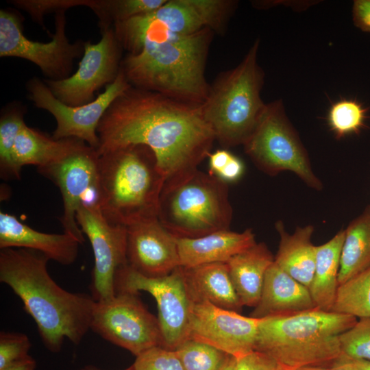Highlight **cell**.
<instances>
[{"instance_id": "cell-24", "label": "cell", "mask_w": 370, "mask_h": 370, "mask_svg": "<svg viewBox=\"0 0 370 370\" xmlns=\"http://www.w3.org/2000/svg\"><path fill=\"white\" fill-rule=\"evenodd\" d=\"M184 269L193 301H207L223 309L241 311L243 306L233 285L226 262L205 264Z\"/></svg>"}, {"instance_id": "cell-20", "label": "cell", "mask_w": 370, "mask_h": 370, "mask_svg": "<svg viewBox=\"0 0 370 370\" xmlns=\"http://www.w3.org/2000/svg\"><path fill=\"white\" fill-rule=\"evenodd\" d=\"M314 308L308 288L273 262L267 271L260 300L250 317L263 319Z\"/></svg>"}, {"instance_id": "cell-41", "label": "cell", "mask_w": 370, "mask_h": 370, "mask_svg": "<svg viewBox=\"0 0 370 370\" xmlns=\"http://www.w3.org/2000/svg\"><path fill=\"white\" fill-rule=\"evenodd\" d=\"M330 370H354L346 365L342 364L337 360L334 361L330 366H329Z\"/></svg>"}, {"instance_id": "cell-10", "label": "cell", "mask_w": 370, "mask_h": 370, "mask_svg": "<svg viewBox=\"0 0 370 370\" xmlns=\"http://www.w3.org/2000/svg\"><path fill=\"white\" fill-rule=\"evenodd\" d=\"M138 295L118 291L108 300L96 301L90 325L103 339L135 356L162 346L158 319L147 309Z\"/></svg>"}, {"instance_id": "cell-14", "label": "cell", "mask_w": 370, "mask_h": 370, "mask_svg": "<svg viewBox=\"0 0 370 370\" xmlns=\"http://www.w3.org/2000/svg\"><path fill=\"white\" fill-rule=\"evenodd\" d=\"M76 220L93 251L91 295L96 301L108 300L116 294V271L127 264V227L109 223L94 204L81 205Z\"/></svg>"}, {"instance_id": "cell-21", "label": "cell", "mask_w": 370, "mask_h": 370, "mask_svg": "<svg viewBox=\"0 0 370 370\" xmlns=\"http://www.w3.org/2000/svg\"><path fill=\"white\" fill-rule=\"evenodd\" d=\"M180 267L226 262L236 254L256 243L251 229L243 232L217 231L197 238L177 237Z\"/></svg>"}, {"instance_id": "cell-31", "label": "cell", "mask_w": 370, "mask_h": 370, "mask_svg": "<svg viewBox=\"0 0 370 370\" xmlns=\"http://www.w3.org/2000/svg\"><path fill=\"white\" fill-rule=\"evenodd\" d=\"M365 118L366 109L352 100L334 103L328 115L330 125L339 137L357 132L362 127Z\"/></svg>"}, {"instance_id": "cell-44", "label": "cell", "mask_w": 370, "mask_h": 370, "mask_svg": "<svg viewBox=\"0 0 370 370\" xmlns=\"http://www.w3.org/2000/svg\"><path fill=\"white\" fill-rule=\"evenodd\" d=\"M79 370H101L100 369H99L98 367H95V366H93V365H86V366H84V367H82V369H80ZM124 370H133L132 369V367H130L126 369H124Z\"/></svg>"}, {"instance_id": "cell-30", "label": "cell", "mask_w": 370, "mask_h": 370, "mask_svg": "<svg viewBox=\"0 0 370 370\" xmlns=\"http://www.w3.org/2000/svg\"><path fill=\"white\" fill-rule=\"evenodd\" d=\"M25 107L12 103L1 112L0 119V174L4 180H15L12 153L16 138L26 125Z\"/></svg>"}, {"instance_id": "cell-18", "label": "cell", "mask_w": 370, "mask_h": 370, "mask_svg": "<svg viewBox=\"0 0 370 370\" xmlns=\"http://www.w3.org/2000/svg\"><path fill=\"white\" fill-rule=\"evenodd\" d=\"M127 264L147 277H161L180 267L177 236L151 218L127 226Z\"/></svg>"}, {"instance_id": "cell-2", "label": "cell", "mask_w": 370, "mask_h": 370, "mask_svg": "<svg viewBox=\"0 0 370 370\" xmlns=\"http://www.w3.org/2000/svg\"><path fill=\"white\" fill-rule=\"evenodd\" d=\"M212 30L205 28L187 36L151 30H125L117 39L128 53L121 71L134 87L203 104L210 86L205 65Z\"/></svg>"}, {"instance_id": "cell-17", "label": "cell", "mask_w": 370, "mask_h": 370, "mask_svg": "<svg viewBox=\"0 0 370 370\" xmlns=\"http://www.w3.org/2000/svg\"><path fill=\"white\" fill-rule=\"evenodd\" d=\"M234 5L227 0H167L158 10L126 21L137 28L180 36L205 28L221 32Z\"/></svg>"}, {"instance_id": "cell-11", "label": "cell", "mask_w": 370, "mask_h": 370, "mask_svg": "<svg viewBox=\"0 0 370 370\" xmlns=\"http://www.w3.org/2000/svg\"><path fill=\"white\" fill-rule=\"evenodd\" d=\"M56 32L50 42L29 40L24 34L21 21L14 12L0 10V56L27 60L37 65L48 79L69 77L74 59L83 55L84 42L70 43L65 31V10L56 14Z\"/></svg>"}, {"instance_id": "cell-8", "label": "cell", "mask_w": 370, "mask_h": 370, "mask_svg": "<svg viewBox=\"0 0 370 370\" xmlns=\"http://www.w3.org/2000/svg\"><path fill=\"white\" fill-rule=\"evenodd\" d=\"M243 145L246 153L264 173L274 175L291 171L309 187L322 189V183L314 174L307 151L281 101L266 105L256 127Z\"/></svg>"}, {"instance_id": "cell-39", "label": "cell", "mask_w": 370, "mask_h": 370, "mask_svg": "<svg viewBox=\"0 0 370 370\" xmlns=\"http://www.w3.org/2000/svg\"><path fill=\"white\" fill-rule=\"evenodd\" d=\"M338 361L354 370H370V361L365 360L354 359L341 355Z\"/></svg>"}, {"instance_id": "cell-29", "label": "cell", "mask_w": 370, "mask_h": 370, "mask_svg": "<svg viewBox=\"0 0 370 370\" xmlns=\"http://www.w3.org/2000/svg\"><path fill=\"white\" fill-rule=\"evenodd\" d=\"M174 350L184 370H224L232 358L218 348L190 338Z\"/></svg>"}, {"instance_id": "cell-25", "label": "cell", "mask_w": 370, "mask_h": 370, "mask_svg": "<svg viewBox=\"0 0 370 370\" xmlns=\"http://www.w3.org/2000/svg\"><path fill=\"white\" fill-rule=\"evenodd\" d=\"M275 228L280 234V243L274 262L295 280L308 288L312 280L317 246L311 238L314 227H298L288 234L282 222L278 221Z\"/></svg>"}, {"instance_id": "cell-43", "label": "cell", "mask_w": 370, "mask_h": 370, "mask_svg": "<svg viewBox=\"0 0 370 370\" xmlns=\"http://www.w3.org/2000/svg\"><path fill=\"white\" fill-rule=\"evenodd\" d=\"M236 359L232 356L224 370H236Z\"/></svg>"}, {"instance_id": "cell-4", "label": "cell", "mask_w": 370, "mask_h": 370, "mask_svg": "<svg viewBox=\"0 0 370 370\" xmlns=\"http://www.w3.org/2000/svg\"><path fill=\"white\" fill-rule=\"evenodd\" d=\"M99 156V206L110 223L128 226L158 217L166 179L147 147L130 145Z\"/></svg>"}, {"instance_id": "cell-36", "label": "cell", "mask_w": 370, "mask_h": 370, "mask_svg": "<svg viewBox=\"0 0 370 370\" xmlns=\"http://www.w3.org/2000/svg\"><path fill=\"white\" fill-rule=\"evenodd\" d=\"M352 18L356 27L370 32V0H356L352 7Z\"/></svg>"}, {"instance_id": "cell-40", "label": "cell", "mask_w": 370, "mask_h": 370, "mask_svg": "<svg viewBox=\"0 0 370 370\" xmlns=\"http://www.w3.org/2000/svg\"><path fill=\"white\" fill-rule=\"evenodd\" d=\"M36 367V360L29 355L22 360L11 364L2 370H35Z\"/></svg>"}, {"instance_id": "cell-3", "label": "cell", "mask_w": 370, "mask_h": 370, "mask_svg": "<svg viewBox=\"0 0 370 370\" xmlns=\"http://www.w3.org/2000/svg\"><path fill=\"white\" fill-rule=\"evenodd\" d=\"M49 259L25 248L0 251V281L21 299L45 347L59 352L66 338L79 345L90 329L96 301L61 288L47 270Z\"/></svg>"}, {"instance_id": "cell-33", "label": "cell", "mask_w": 370, "mask_h": 370, "mask_svg": "<svg viewBox=\"0 0 370 370\" xmlns=\"http://www.w3.org/2000/svg\"><path fill=\"white\" fill-rule=\"evenodd\" d=\"M133 370H184L175 350L156 346L138 356L132 366Z\"/></svg>"}, {"instance_id": "cell-12", "label": "cell", "mask_w": 370, "mask_h": 370, "mask_svg": "<svg viewBox=\"0 0 370 370\" xmlns=\"http://www.w3.org/2000/svg\"><path fill=\"white\" fill-rule=\"evenodd\" d=\"M132 85L121 71L114 82L92 102L80 106H69L58 100L44 81L34 77L27 84L30 99L36 107L50 112L56 121L52 136L55 139L74 138L97 149L98 125L111 103Z\"/></svg>"}, {"instance_id": "cell-38", "label": "cell", "mask_w": 370, "mask_h": 370, "mask_svg": "<svg viewBox=\"0 0 370 370\" xmlns=\"http://www.w3.org/2000/svg\"><path fill=\"white\" fill-rule=\"evenodd\" d=\"M233 154L225 149H218L208 155L209 173L216 176L228 163Z\"/></svg>"}, {"instance_id": "cell-22", "label": "cell", "mask_w": 370, "mask_h": 370, "mask_svg": "<svg viewBox=\"0 0 370 370\" xmlns=\"http://www.w3.org/2000/svg\"><path fill=\"white\" fill-rule=\"evenodd\" d=\"M88 145L77 138L55 139L25 125L20 132L12 153L15 180H20L23 166L46 167L64 159Z\"/></svg>"}, {"instance_id": "cell-1", "label": "cell", "mask_w": 370, "mask_h": 370, "mask_svg": "<svg viewBox=\"0 0 370 370\" xmlns=\"http://www.w3.org/2000/svg\"><path fill=\"white\" fill-rule=\"evenodd\" d=\"M97 133L98 155L130 145L149 147L166 181L196 169L216 140L202 104L132 86L111 103Z\"/></svg>"}, {"instance_id": "cell-19", "label": "cell", "mask_w": 370, "mask_h": 370, "mask_svg": "<svg viewBox=\"0 0 370 370\" xmlns=\"http://www.w3.org/2000/svg\"><path fill=\"white\" fill-rule=\"evenodd\" d=\"M80 242L66 233L48 234L37 231L20 221L16 216L0 212V248H25L45 254L61 264H73Z\"/></svg>"}, {"instance_id": "cell-32", "label": "cell", "mask_w": 370, "mask_h": 370, "mask_svg": "<svg viewBox=\"0 0 370 370\" xmlns=\"http://www.w3.org/2000/svg\"><path fill=\"white\" fill-rule=\"evenodd\" d=\"M339 342L341 355L370 361V317L358 319L339 335Z\"/></svg>"}, {"instance_id": "cell-13", "label": "cell", "mask_w": 370, "mask_h": 370, "mask_svg": "<svg viewBox=\"0 0 370 370\" xmlns=\"http://www.w3.org/2000/svg\"><path fill=\"white\" fill-rule=\"evenodd\" d=\"M96 43L84 42V51L74 74L58 80L45 79L53 95L69 106H80L93 101L94 93L116 79L122 61V47L112 27L101 30Z\"/></svg>"}, {"instance_id": "cell-35", "label": "cell", "mask_w": 370, "mask_h": 370, "mask_svg": "<svg viewBox=\"0 0 370 370\" xmlns=\"http://www.w3.org/2000/svg\"><path fill=\"white\" fill-rule=\"evenodd\" d=\"M236 370H281V368L273 358L254 350L236 359Z\"/></svg>"}, {"instance_id": "cell-6", "label": "cell", "mask_w": 370, "mask_h": 370, "mask_svg": "<svg viewBox=\"0 0 370 370\" xmlns=\"http://www.w3.org/2000/svg\"><path fill=\"white\" fill-rule=\"evenodd\" d=\"M232 209L227 184L197 169L166 180L158 219L180 238H197L229 230Z\"/></svg>"}, {"instance_id": "cell-27", "label": "cell", "mask_w": 370, "mask_h": 370, "mask_svg": "<svg viewBox=\"0 0 370 370\" xmlns=\"http://www.w3.org/2000/svg\"><path fill=\"white\" fill-rule=\"evenodd\" d=\"M370 267V206L345 230L338 286Z\"/></svg>"}, {"instance_id": "cell-15", "label": "cell", "mask_w": 370, "mask_h": 370, "mask_svg": "<svg viewBox=\"0 0 370 370\" xmlns=\"http://www.w3.org/2000/svg\"><path fill=\"white\" fill-rule=\"evenodd\" d=\"M99 156L89 145L64 159L38 169L60 189L63 213L60 218L64 233L83 244L85 238L79 227L76 214L82 204L99 206Z\"/></svg>"}, {"instance_id": "cell-26", "label": "cell", "mask_w": 370, "mask_h": 370, "mask_svg": "<svg viewBox=\"0 0 370 370\" xmlns=\"http://www.w3.org/2000/svg\"><path fill=\"white\" fill-rule=\"evenodd\" d=\"M345 230L317 246L315 267L309 291L316 308L331 311L338 287V273Z\"/></svg>"}, {"instance_id": "cell-28", "label": "cell", "mask_w": 370, "mask_h": 370, "mask_svg": "<svg viewBox=\"0 0 370 370\" xmlns=\"http://www.w3.org/2000/svg\"><path fill=\"white\" fill-rule=\"evenodd\" d=\"M331 311L370 317V267L338 286Z\"/></svg>"}, {"instance_id": "cell-9", "label": "cell", "mask_w": 370, "mask_h": 370, "mask_svg": "<svg viewBox=\"0 0 370 370\" xmlns=\"http://www.w3.org/2000/svg\"><path fill=\"white\" fill-rule=\"evenodd\" d=\"M115 291L151 294L157 303L162 347L174 350L188 338L193 301L184 269L180 267L168 275L147 277L127 264L118 269Z\"/></svg>"}, {"instance_id": "cell-7", "label": "cell", "mask_w": 370, "mask_h": 370, "mask_svg": "<svg viewBox=\"0 0 370 370\" xmlns=\"http://www.w3.org/2000/svg\"><path fill=\"white\" fill-rule=\"evenodd\" d=\"M256 40L241 62L221 75L202 104L215 139L224 146L243 145L266 108L260 97L264 73L258 63Z\"/></svg>"}, {"instance_id": "cell-16", "label": "cell", "mask_w": 370, "mask_h": 370, "mask_svg": "<svg viewBox=\"0 0 370 370\" xmlns=\"http://www.w3.org/2000/svg\"><path fill=\"white\" fill-rule=\"evenodd\" d=\"M259 321L260 319L243 316L207 301H193L188 338L238 359L255 350Z\"/></svg>"}, {"instance_id": "cell-5", "label": "cell", "mask_w": 370, "mask_h": 370, "mask_svg": "<svg viewBox=\"0 0 370 370\" xmlns=\"http://www.w3.org/2000/svg\"><path fill=\"white\" fill-rule=\"evenodd\" d=\"M357 321L317 308L260 319L255 350L284 369L330 365L341 354L339 335Z\"/></svg>"}, {"instance_id": "cell-23", "label": "cell", "mask_w": 370, "mask_h": 370, "mask_svg": "<svg viewBox=\"0 0 370 370\" xmlns=\"http://www.w3.org/2000/svg\"><path fill=\"white\" fill-rule=\"evenodd\" d=\"M274 258L264 243H256L226 262L233 285L243 306H256L267 271L274 262Z\"/></svg>"}, {"instance_id": "cell-42", "label": "cell", "mask_w": 370, "mask_h": 370, "mask_svg": "<svg viewBox=\"0 0 370 370\" xmlns=\"http://www.w3.org/2000/svg\"><path fill=\"white\" fill-rule=\"evenodd\" d=\"M281 370H330V369H329V367H325L324 366H306V367H301L292 369H284L281 368Z\"/></svg>"}, {"instance_id": "cell-34", "label": "cell", "mask_w": 370, "mask_h": 370, "mask_svg": "<svg viewBox=\"0 0 370 370\" xmlns=\"http://www.w3.org/2000/svg\"><path fill=\"white\" fill-rule=\"evenodd\" d=\"M31 346L30 340L25 334L1 332L0 370L29 356Z\"/></svg>"}, {"instance_id": "cell-37", "label": "cell", "mask_w": 370, "mask_h": 370, "mask_svg": "<svg viewBox=\"0 0 370 370\" xmlns=\"http://www.w3.org/2000/svg\"><path fill=\"white\" fill-rule=\"evenodd\" d=\"M244 170L243 162L232 155L226 166L215 177L228 184L238 180L243 175Z\"/></svg>"}]
</instances>
